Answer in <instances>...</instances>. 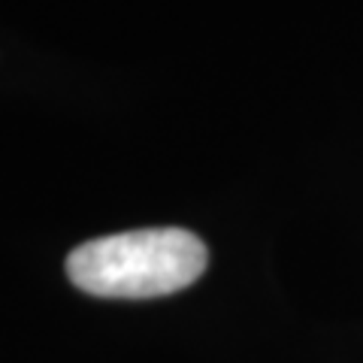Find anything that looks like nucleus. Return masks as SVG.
<instances>
[{
  "label": "nucleus",
  "instance_id": "obj_1",
  "mask_svg": "<svg viewBox=\"0 0 363 363\" xmlns=\"http://www.w3.org/2000/svg\"><path fill=\"white\" fill-rule=\"evenodd\" d=\"M209 264L206 245L182 227L100 236L67 257L70 281L94 297L152 300L194 285Z\"/></svg>",
  "mask_w": 363,
  "mask_h": 363
}]
</instances>
